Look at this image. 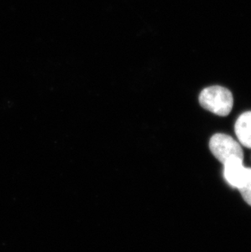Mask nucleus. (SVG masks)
Wrapping results in <instances>:
<instances>
[{
	"label": "nucleus",
	"instance_id": "nucleus-1",
	"mask_svg": "<svg viewBox=\"0 0 251 252\" xmlns=\"http://www.w3.org/2000/svg\"><path fill=\"white\" fill-rule=\"evenodd\" d=\"M201 107L210 112L227 116L233 107V96L231 92L221 86H211L201 91L199 95Z\"/></svg>",
	"mask_w": 251,
	"mask_h": 252
},
{
	"label": "nucleus",
	"instance_id": "nucleus-2",
	"mask_svg": "<svg viewBox=\"0 0 251 252\" xmlns=\"http://www.w3.org/2000/svg\"><path fill=\"white\" fill-rule=\"evenodd\" d=\"M209 147L212 155L222 164L232 158L244 159L241 144L226 134H215L210 140Z\"/></svg>",
	"mask_w": 251,
	"mask_h": 252
},
{
	"label": "nucleus",
	"instance_id": "nucleus-3",
	"mask_svg": "<svg viewBox=\"0 0 251 252\" xmlns=\"http://www.w3.org/2000/svg\"><path fill=\"white\" fill-rule=\"evenodd\" d=\"M223 176L227 183L237 189L244 178L247 167L243 164V159L232 158L223 163Z\"/></svg>",
	"mask_w": 251,
	"mask_h": 252
},
{
	"label": "nucleus",
	"instance_id": "nucleus-4",
	"mask_svg": "<svg viewBox=\"0 0 251 252\" xmlns=\"http://www.w3.org/2000/svg\"><path fill=\"white\" fill-rule=\"evenodd\" d=\"M235 133L241 145L251 149V111L240 115L235 124Z\"/></svg>",
	"mask_w": 251,
	"mask_h": 252
},
{
	"label": "nucleus",
	"instance_id": "nucleus-5",
	"mask_svg": "<svg viewBox=\"0 0 251 252\" xmlns=\"http://www.w3.org/2000/svg\"><path fill=\"white\" fill-rule=\"evenodd\" d=\"M237 189L242 194L243 199L251 207V168H247L244 178Z\"/></svg>",
	"mask_w": 251,
	"mask_h": 252
}]
</instances>
